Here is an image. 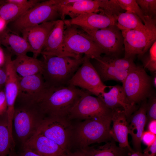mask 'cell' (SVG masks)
I'll return each instance as SVG.
<instances>
[{"mask_svg":"<svg viewBox=\"0 0 156 156\" xmlns=\"http://www.w3.org/2000/svg\"><path fill=\"white\" fill-rule=\"evenodd\" d=\"M112 126L109 131L112 138L119 143L121 148H127L133 153L134 152L128 141V123L125 112L123 109L113 110L112 116Z\"/></svg>","mask_w":156,"mask_h":156,"instance_id":"obj_22","label":"cell"},{"mask_svg":"<svg viewBox=\"0 0 156 156\" xmlns=\"http://www.w3.org/2000/svg\"><path fill=\"white\" fill-rule=\"evenodd\" d=\"M85 91L70 85L48 87L38 104L46 116L67 117Z\"/></svg>","mask_w":156,"mask_h":156,"instance_id":"obj_1","label":"cell"},{"mask_svg":"<svg viewBox=\"0 0 156 156\" xmlns=\"http://www.w3.org/2000/svg\"><path fill=\"white\" fill-rule=\"evenodd\" d=\"M7 104L5 92H0V115L6 112Z\"/></svg>","mask_w":156,"mask_h":156,"instance_id":"obj_36","label":"cell"},{"mask_svg":"<svg viewBox=\"0 0 156 156\" xmlns=\"http://www.w3.org/2000/svg\"><path fill=\"white\" fill-rule=\"evenodd\" d=\"M156 73L153 75V76L152 77V81L153 86L155 88H156Z\"/></svg>","mask_w":156,"mask_h":156,"instance_id":"obj_44","label":"cell"},{"mask_svg":"<svg viewBox=\"0 0 156 156\" xmlns=\"http://www.w3.org/2000/svg\"><path fill=\"white\" fill-rule=\"evenodd\" d=\"M14 68L21 77H25L42 73L43 63L41 60L27 55L16 56L12 60Z\"/></svg>","mask_w":156,"mask_h":156,"instance_id":"obj_25","label":"cell"},{"mask_svg":"<svg viewBox=\"0 0 156 156\" xmlns=\"http://www.w3.org/2000/svg\"><path fill=\"white\" fill-rule=\"evenodd\" d=\"M0 44L6 47L16 56L26 55L28 52L32 53L27 42L9 28H6L0 33Z\"/></svg>","mask_w":156,"mask_h":156,"instance_id":"obj_24","label":"cell"},{"mask_svg":"<svg viewBox=\"0 0 156 156\" xmlns=\"http://www.w3.org/2000/svg\"><path fill=\"white\" fill-rule=\"evenodd\" d=\"M144 16L156 18V0H136Z\"/></svg>","mask_w":156,"mask_h":156,"instance_id":"obj_32","label":"cell"},{"mask_svg":"<svg viewBox=\"0 0 156 156\" xmlns=\"http://www.w3.org/2000/svg\"><path fill=\"white\" fill-rule=\"evenodd\" d=\"M142 140L147 146H149L156 141V135L148 131H144L142 135Z\"/></svg>","mask_w":156,"mask_h":156,"instance_id":"obj_34","label":"cell"},{"mask_svg":"<svg viewBox=\"0 0 156 156\" xmlns=\"http://www.w3.org/2000/svg\"><path fill=\"white\" fill-rule=\"evenodd\" d=\"M23 148V151L18 156H41L28 148Z\"/></svg>","mask_w":156,"mask_h":156,"instance_id":"obj_38","label":"cell"},{"mask_svg":"<svg viewBox=\"0 0 156 156\" xmlns=\"http://www.w3.org/2000/svg\"><path fill=\"white\" fill-rule=\"evenodd\" d=\"M59 5L61 18L63 21L66 15L73 18L90 13L103 12L101 9V0H72L66 5Z\"/></svg>","mask_w":156,"mask_h":156,"instance_id":"obj_23","label":"cell"},{"mask_svg":"<svg viewBox=\"0 0 156 156\" xmlns=\"http://www.w3.org/2000/svg\"><path fill=\"white\" fill-rule=\"evenodd\" d=\"M66 117L46 116L38 131L57 143L67 153L70 152L74 126Z\"/></svg>","mask_w":156,"mask_h":156,"instance_id":"obj_9","label":"cell"},{"mask_svg":"<svg viewBox=\"0 0 156 156\" xmlns=\"http://www.w3.org/2000/svg\"><path fill=\"white\" fill-rule=\"evenodd\" d=\"M156 156V141L152 145L147 146L142 153V156Z\"/></svg>","mask_w":156,"mask_h":156,"instance_id":"obj_35","label":"cell"},{"mask_svg":"<svg viewBox=\"0 0 156 156\" xmlns=\"http://www.w3.org/2000/svg\"><path fill=\"white\" fill-rule=\"evenodd\" d=\"M147 125L148 131L156 135V120L151 121Z\"/></svg>","mask_w":156,"mask_h":156,"instance_id":"obj_39","label":"cell"},{"mask_svg":"<svg viewBox=\"0 0 156 156\" xmlns=\"http://www.w3.org/2000/svg\"><path fill=\"white\" fill-rule=\"evenodd\" d=\"M130 156H142V153L134 152L132 153Z\"/></svg>","mask_w":156,"mask_h":156,"instance_id":"obj_45","label":"cell"},{"mask_svg":"<svg viewBox=\"0 0 156 156\" xmlns=\"http://www.w3.org/2000/svg\"><path fill=\"white\" fill-rule=\"evenodd\" d=\"M64 41L68 52L77 55L84 54L90 59L100 57L103 51L81 27L76 25H65Z\"/></svg>","mask_w":156,"mask_h":156,"instance_id":"obj_7","label":"cell"},{"mask_svg":"<svg viewBox=\"0 0 156 156\" xmlns=\"http://www.w3.org/2000/svg\"><path fill=\"white\" fill-rule=\"evenodd\" d=\"M82 149L85 156H130L132 153L127 148L117 146L112 139L103 145L89 146Z\"/></svg>","mask_w":156,"mask_h":156,"instance_id":"obj_26","label":"cell"},{"mask_svg":"<svg viewBox=\"0 0 156 156\" xmlns=\"http://www.w3.org/2000/svg\"><path fill=\"white\" fill-rule=\"evenodd\" d=\"M45 117L38 104H15L12 123L14 140L23 146L37 132Z\"/></svg>","mask_w":156,"mask_h":156,"instance_id":"obj_2","label":"cell"},{"mask_svg":"<svg viewBox=\"0 0 156 156\" xmlns=\"http://www.w3.org/2000/svg\"><path fill=\"white\" fill-rule=\"evenodd\" d=\"M1 5H0V7H1Z\"/></svg>","mask_w":156,"mask_h":156,"instance_id":"obj_48","label":"cell"},{"mask_svg":"<svg viewBox=\"0 0 156 156\" xmlns=\"http://www.w3.org/2000/svg\"><path fill=\"white\" fill-rule=\"evenodd\" d=\"M147 54H145L141 58L144 67L152 74L156 73V41L149 49Z\"/></svg>","mask_w":156,"mask_h":156,"instance_id":"obj_30","label":"cell"},{"mask_svg":"<svg viewBox=\"0 0 156 156\" xmlns=\"http://www.w3.org/2000/svg\"><path fill=\"white\" fill-rule=\"evenodd\" d=\"M18 86L15 104H38L48 88L41 73L25 77L18 76Z\"/></svg>","mask_w":156,"mask_h":156,"instance_id":"obj_14","label":"cell"},{"mask_svg":"<svg viewBox=\"0 0 156 156\" xmlns=\"http://www.w3.org/2000/svg\"><path fill=\"white\" fill-rule=\"evenodd\" d=\"M147 99L142 101L140 106L130 116L128 121V133L132 138L134 152L142 153V136L146 125Z\"/></svg>","mask_w":156,"mask_h":156,"instance_id":"obj_19","label":"cell"},{"mask_svg":"<svg viewBox=\"0 0 156 156\" xmlns=\"http://www.w3.org/2000/svg\"><path fill=\"white\" fill-rule=\"evenodd\" d=\"M134 59L105 55L94 59L91 62L103 82L112 80L122 83L131 70L136 65Z\"/></svg>","mask_w":156,"mask_h":156,"instance_id":"obj_10","label":"cell"},{"mask_svg":"<svg viewBox=\"0 0 156 156\" xmlns=\"http://www.w3.org/2000/svg\"><path fill=\"white\" fill-rule=\"evenodd\" d=\"M6 79V71L2 69H0V85L5 83Z\"/></svg>","mask_w":156,"mask_h":156,"instance_id":"obj_41","label":"cell"},{"mask_svg":"<svg viewBox=\"0 0 156 156\" xmlns=\"http://www.w3.org/2000/svg\"><path fill=\"white\" fill-rule=\"evenodd\" d=\"M56 21L45 22L21 32L23 37L27 42L31 48L33 57L37 58L41 53Z\"/></svg>","mask_w":156,"mask_h":156,"instance_id":"obj_17","label":"cell"},{"mask_svg":"<svg viewBox=\"0 0 156 156\" xmlns=\"http://www.w3.org/2000/svg\"><path fill=\"white\" fill-rule=\"evenodd\" d=\"M82 29L103 51L105 55L118 57L123 50V37L116 25L101 29Z\"/></svg>","mask_w":156,"mask_h":156,"instance_id":"obj_12","label":"cell"},{"mask_svg":"<svg viewBox=\"0 0 156 156\" xmlns=\"http://www.w3.org/2000/svg\"><path fill=\"white\" fill-rule=\"evenodd\" d=\"M113 110L108 108L98 97L85 91L70 111L67 117L70 120H84L109 115Z\"/></svg>","mask_w":156,"mask_h":156,"instance_id":"obj_13","label":"cell"},{"mask_svg":"<svg viewBox=\"0 0 156 156\" xmlns=\"http://www.w3.org/2000/svg\"><path fill=\"white\" fill-rule=\"evenodd\" d=\"M42 74L47 86L55 87L67 85L82 63L84 58L42 55Z\"/></svg>","mask_w":156,"mask_h":156,"instance_id":"obj_3","label":"cell"},{"mask_svg":"<svg viewBox=\"0 0 156 156\" xmlns=\"http://www.w3.org/2000/svg\"><path fill=\"white\" fill-rule=\"evenodd\" d=\"M112 112L102 117L84 120L74 126L72 143L79 149L91 144L106 142L112 138L109 134Z\"/></svg>","mask_w":156,"mask_h":156,"instance_id":"obj_4","label":"cell"},{"mask_svg":"<svg viewBox=\"0 0 156 156\" xmlns=\"http://www.w3.org/2000/svg\"><path fill=\"white\" fill-rule=\"evenodd\" d=\"M107 92H104L98 97L109 109L113 110L121 108L124 111L127 121L131 116L138 109L137 105H133L129 102L122 86L116 85L110 86Z\"/></svg>","mask_w":156,"mask_h":156,"instance_id":"obj_18","label":"cell"},{"mask_svg":"<svg viewBox=\"0 0 156 156\" xmlns=\"http://www.w3.org/2000/svg\"><path fill=\"white\" fill-rule=\"evenodd\" d=\"M10 156H18L15 155L13 153H12L10 154Z\"/></svg>","mask_w":156,"mask_h":156,"instance_id":"obj_47","label":"cell"},{"mask_svg":"<svg viewBox=\"0 0 156 156\" xmlns=\"http://www.w3.org/2000/svg\"><path fill=\"white\" fill-rule=\"evenodd\" d=\"M6 79L5 82V94L7 104V113L9 128L12 130V123L14 106L18 89V75L15 71L10 55L5 59Z\"/></svg>","mask_w":156,"mask_h":156,"instance_id":"obj_16","label":"cell"},{"mask_svg":"<svg viewBox=\"0 0 156 156\" xmlns=\"http://www.w3.org/2000/svg\"><path fill=\"white\" fill-rule=\"evenodd\" d=\"M65 25L64 21L58 19L49 35L41 53L42 55L70 57L79 58L82 55H77L66 50L64 41Z\"/></svg>","mask_w":156,"mask_h":156,"instance_id":"obj_15","label":"cell"},{"mask_svg":"<svg viewBox=\"0 0 156 156\" xmlns=\"http://www.w3.org/2000/svg\"><path fill=\"white\" fill-rule=\"evenodd\" d=\"M61 16L58 0L41 1L11 22L9 29L18 34L42 23L58 20Z\"/></svg>","mask_w":156,"mask_h":156,"instance_id":"obj_6","label":"cell"},{"mask_svg":"<svg viewBox=\"0 0 156 156\" xmlns=\"http://www.w3.org/2000/svg\"><path fill=\"white\" fill-rule=\"evenodd\" d=\"M145 27L142 30H121L123 37L125 59L141 58L156 41V18L145 16Z\"/></svg>","mask_w":156,"mask_h":156,"instance_id":"obj_5","label":"cell"},{"mask_svg":"<svg viewBox=\"0 0 156 156\" xmlns=\"http://www.w3.org/2000/svg\"><path fill=\"white\" fill-rule=\"evenodd\" d=\"M66 156H85L83 149H79L74 152H70L67 153Z\"/></svg>","mask_w":156,"mask_h":156,"instance_id":"obj_40","label":"cell"},{"mask_svg":"<svg viewBox=\"0 0 156 156\" xmlns=\"http://www.w3.org/2000/svg\"><path fill=\"white\" fill-rule=\"evenodd\" d=\"M147 99L146 106V125L151 121L156 120V95L153 90Z\"/></svg>","mask_w":156,"mask_h":156,"instance_id":"obj_33","label":"cell"},{"mask_svg":"<svg viewBox=\"0 0 156 156\" xmlns=\"http://www.w3.org/2000/svg\"><path fill=\"white\" fill-rule=\"evenodd\" d=\"M40 1V0H34L33 2L26 5L6 3L0 7V16L8 24L16 19Z\"/></svg>","mask_w":156,"mask_h":156,"instance_id":"obj_28","label":"cell"},{"mask_svg":"<svg viewBox=\"0 0 156 156\" xmlns=\"http://www.w3.org/2000/svg\"><path fill=\"white\" fill-rule=\"evenodd\" d=\"M84 60L68 82L67 85L79 87L91 95L99 97L105 89L110 86L104 84L90 59L84 56Z\"/></svg>","mask_w":156,"mask_h":156,"instance_id":"obj_11","label":"cell"},{"mask_svg":"<svg viewBox=\"0 0 156 156\" xmlns=\"http://www.w3.org/2000/svg\"><path fill=\"white\" fill-rule=\"evenodd\" d=\"M122 83L127 99L133 105L147 99L153 90L152 77L140 66L131 69Z\"/></svg>","mask_w":156,"mask_h":156,"instance_id":"obj_8","label":"cell"},{"mask_svg":"<svg viewBox=\"0 0 156 156\" xmlns=\"http://www.w3.org/2000/svg\"><path fill=\"white\" fill-rule=\"evenodd\" d=\"M6 3L5 0H0V5H3Z\"/></svg>","mask_w":156,"mask_h":156,"instance_id":"obj_46","label":"cell"},{"mask_svg":"<svg viewBox=\"0 0 156 156\" xmlns=\"http://www.w3.org/2000/svg\"><path fill=\"white\" fill-rule=\"evenodd\" d=\"M15 145L6 111L0 115V156H7L10 154Z\"/></svg>","mask_w":156,"mask_h":156,"instance_id":"obj_27","label":"cell"},{"mask_svg":"<svg viewBox=\"0 0 156 156\" xmlns=\"http://www.w3.org/2000/svg\"><path fill=\"white\" fill-rule=\"evenodd\" d=\"M117 2L122 9L134 13L141 19L144 24L145 23V16L136 0H117Z\"/></svg>","mask_w":156,"mask_h":156,"instance_id":"obj_31","label":"cell"},{"mask_svg":"<svg viewBox=\"0 0 156 156\" xmlns=\"http://www.w3.org/2000/svg\"><path fill=\"white\" fill-rule=\"evenodd\" d=\"M34 0H5L6 3H11L16 4L26 5L29 4L34 1Z\"/></svg>","mask_w":156,"mask_h":156,"instance_id":"obj_37","label":"cell"},{"mask_svg":"<svg viewBox=\"0 0 156 156\" xmlns=\"http://www.w3.org/2000/svg\"><path fill=\"white\" fill-rule=\"evenodd\" d=\"M65 25H74L81 28L101 29L116 25V19L103 13H90L81 15L74 18L64 20Z\"/></svg>","mask_w":156,"mask_h":156,"instance_id":"obj_20","label":"cell"},{"mask_svg":"<svg viewBox=\"0 0 156 156\" xmlns=\"http://www.w3.org/2000/svg\"><path fill=\"white\" fill-rule=\"evenodd\" d=\"M41 156H66L67 153L55 142L38 131L23 146Z\"/></svg>","mask_w":156,"mask_h":156,"instance_id":"obj_21","label":"cell"},{"mask_svg":"<svg viewBox=\"0 0 156 156\" xmlns=\"http://www.w3.org/2000/svg\"><path fill=\"white\" fill-rule=\"evenodd\" d=\"M117 26L120 30H142L145 25L136 14L129 11L120 13L116 17Z\"/></svg>","mask_w":156,"mask_h":156,"instance_id":"obj_29","label":"cell"},{"mask_svg":"<svg viewBox=\"0 0 156 156\" xmlns=\"http://www.w3.org/2000/svg\"><path fill=\"white\" fill-rule=\"evenodd\" d=\"M8 24L7 22L4 19L0 16V33L6 29Z\"/></svg>","mask_w":156,"mask_h":156,"instance_id":"obj_42","label":"cell"},{"mask_svg":"<svg viewBox=\"0 0 156 156\" xmlns=\"http://www.w3.org/2000/svg\"><path fill=\"white\" fill-rule=\"evenodd\" d=\"M5 60V59L3 50L0 46V65L4 63Z\"/></svg>","mask_w":156,"mask_h":156,"instance_id":"obj_43","label":"cell"}]
</instances>
